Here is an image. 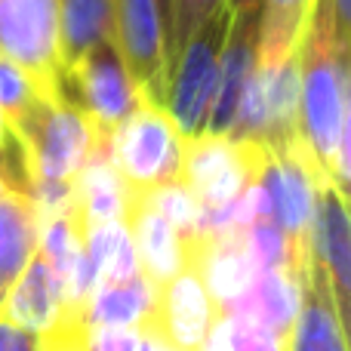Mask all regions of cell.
I'll list each match as a JSON object with an SVG mask.
<instances>
[{
  "mask_svg": "<svg viewBox=\"0 0 351 351\" xmlns=\"http://www.w3.org/2000/svg\"><path fill=\"white\" fill-rule=\"evenodd\" d=\"M268 154L271 152L262 142L197 136V139H188L179 182L188 185L200 210H222V206L234 204L243 191L259 185Z\"/></svg>",
  "mask_w": 351,
  "mask_h": 351,
  "instance_id": "4",
  "label": "cell"
},
{
  "mask_svg": "<svg viewBox=\"0 0 351 351\" xmlns=\"http://www.w3.org/2000/svg\"><path fill=\"white\" fill-rule=\"evenodd\" d=\"M302 287L305 274H296L290 268H265L247 296L228 311H247V315L259 317L265 327H271L274 333L290 339L293 321H296L299 302H302Z\"/></svg>",
  "mask_w": 351,
  "mask_h": 351,
  "instance_id": "15",
  "label": "cell"
},
{
  "mask_svg": "<svg viewBox=\"0 0 351 351\" xmlns=\"http://www.w3.org/2000/svg\"><path fill=\"white\" fill-rule=\"evenodd\" d=\"M228 0H173V22H170V34L164 43V68H167V84L170 74L182 56V47L188 43V37L200 28L210 16H216Z\"/></svg>",
  "mask_w": 351,
  "mask_h": 351,
  "instance_id": "22",
  "label": "cell"
},
{
  "mask_svg": "<svg viewBox=\"0 0 351 351\" xmlns=\"http://www.w3.org/2000/svg\"><path fill=\"white\" fill-rule=\"evenodd\" d=\"M40 90L34 86V80L6 56H0V114H3L6 127L16 123L31 105L40 102Z\"/></svg>",
  "mask_w": 351,
  "mask_h": 351,
  "instance_id": "24",
  "label": "cell"
},
{
  "mask_svg": "<svg viewBox=\"0 0 351 351\" xmlns=\"http://www.w3.org/2000/svg\"><path fill=\"white\" fill-rule=\"evenodd\" d=\"M3 194H10V188H6L3 182H0V197H3Z\"/></svg>",
  "mask_w": 351,
  "mask_h": 351,
  "instance_id": "32",
  "label": "cell"
},
{
  "mask_svg": "<svg viewBox=\"0 0 351 351\" xmlns=\"http://www.w3.org/2000/svg\"><path fill=\"white\" fill-rule=\"evenodd\" d=\"M256 43H259V16H231L228 34L219 56V77L213 93L210 117H206L204 136H228L234 123L237 105L247 90V80L256 71Z\"/></svg>",
  "mask_w": 351,
  "mask_h": 351,
  "instance_id": "12",
  "label": "cell"
},
{
  "mask_svg": "<svg viewBox=\"0 0 351 351\" xmlns=\"http://www.w3.org/2000/svg\"><path fill=\"white\" fill-rule=\"evenodd\" d=\"M315 0H262L256 68H278L299 49Z\"/></svg>",
  "mask_w": 351,
  "mask_h": 351,
  "instance_id": "17",
  "label": "cell"
},
{
  "mask_svg": "<svg viewBox=\"0 0 351 351\" xmlns=\"http://www.w3.org/2000/svg\"><path fill=\"white\" fill-rule=\"evenodd\" d=\"M40 216L31 197L3 194L0 197V278L12 287L28 259L37 253Z\"/></svg>",
  "mask_w": 351,
  "mask_h": 351,
  "instance_id": "18",
  "label": "cell"
},
{
  "mask_svg": "<svg viewBox=\"0 0 351 351\" xmlns=\"http://www.w3.org/2000/svg\"><path fill=\"white\" fill-rule=\"evenodd\" d=\"M114 43L142 102H167L164 25L154 0H114Z\"/></svg>",
  "mask_w": 351,
  "mask_h": 351,
  "instance_id": "8",
  "label": "cell"
},
{
  "mask_svg": "<svg viewBox=\"0 0 351 351\" xmlns=\"http://www.w3.org/2000/svg\"><path fill=\"white\" fill-rule=\"evenodd\" d=\"M287 351H348V333L333 308L327 274L315 262V256L308 259L302 302L287 339Z\"/></svg>",
  "mask_w": 351,
  "mask_h": 351,
  "instance_id": "14",
  "label": "cell"
},
{
  "mask_svg": "<svg viewBox=\"0 0 351 351\" xmlns=\"http://www.w3.org/2000/svg\"><path fill=\"white\" fill-rule=\"evenodd\" d=\"M231 16H259L262 19V0H228Z\"/></svg>",
  "mask_w": 351,
  "mask_h": 351,
  "instance_id": "29",
  "label": "cell"
},
{
  "mask_svg": "<svg viewBox=\"0 0 351 351\" xmlns=\"http://www.w3.org/2000/svg\"><path fill=\"white\" fill-rule=\"evenodd\" d=\"M197 351H287V336L247 311H225Z\"/></svg>",
  "mask_w": 351,
  "mask_h": 351,
  "instance_id": "21",
  "label": "cell"
},
{
  "mask_svg": "<svg viewBox=\"0 0 351 351\" xmlns=\"http://www.w3.org/2000/svg\"><path fill=\"white\" fill-rule=\"evenodd\" d=\"M90 327L84 321H59L40 336V351H86Z\"/></svg>",
  "mask_w": 351,
  "mask_h": 351,
  "instance_id": "26",
  "label": "cell"
},
{
  "mask_svg": "<svg viewBox=\"0 0 351 351\" xmlns=\"http://www.w3.org/2000/svg\"><path fill=\"white\" fill-rule=\"evenodd\" d=\"M123 225L130 231L136 259H139L142 278L152 284L158 293L170 278L182 271L185 265V243L182 234L148 204L145 191H130L127 188V204H123Z\"/></svg>",
  "mask_w": 351,
  "mask_h": 351,
  "instance_id": "11",
  "label": "cell"
},
{
  "mask_svg": "<svg viewBox=\"0 0 351 351\" xmlns=\"http://www.w3.org/2000/svg\"><path fill=\"white\" fill-rule=\"evenodd\" d=\"M0 56L16 62L40 90L59 99V0H0Z\"/></svg>",
  "mask_w": 351,
  "mask_h": 351,
  "instance_id": "6",
  "label": "cell"
},
{
  "mask_svg": "<svg viewBox=\"0 0 351 351\" xmlns=\"http://www.w3.org/2000/svg\"><path fill=\"white\" fill-rule=\"evenodd\" d=\"M0 182L10 188L12 194L31 197V176H28V158L19 142V136L6 127L3 114H0Z\"/></svg>",
  "mask_w": 351,
  "mask_h": 351,
  "instance_id": "25",
  "label": "cell"
},
{
  "mask_svg": "<svg viewBox=\"0 0 351 351\" xmlns=\"http://www.w3.org/2000/svg\"><path fill=\"white\" fill-rule=\"evenodd\" d=\"M145 197H148V204H152L154 210H158L160 216H164L182 237L197 234L200 204L194 200V194L188 191L185 182H179V179H176V182H167V185L145 191Z\"/></svg>",
  "mask_w": 351,
  "mask_h": 351,
  "instance_id": "23",
  "label": "cell"
},
{
  "mask_svg": "<svg viewBox=\"0 0 351 351\" xmlns=\"http://www.w3.org/2000/svg\"><path fill=\"white\" fill-rule=\"evenodd\" d=\"M308 247L315 262L324 268L333 296V308L348 333L351 321V219L348 200L330 179L315 185V213H311Z\"/></svg>",
  "mask_w": 351,
  "mask_h": 351,
  "instance_id": "9",
  "label": "cell"
},
{
  "mask_svg": "<svg viewBox=\"0 0 351 351\" xmlns=\"http://www.w3.org/2000/svg\"><path fill=\"white\" fill-rule=\"evenodd\" d=\"M139 333L127 327H93L86 351H136Z\"/></svg>",
  "mask_w": 351,
  "mask_h": 351,
  "instance_id": "27",
  "label": "cell"
},
{
  "mask_svg": "<svg viewBox=\"0 0 351 351\" xmlns=\"http://www.w3.org/2000/svg\"><path fill=\"white\" fill-rule=\"evenodd\" d=\"M105 40H114V0H59L62 77L86 49Z\"/></svg>",
  "mask_w": 351,
  "mask_h": 351,
  "instance_id": "16",
  "label": "cell"
},
{
  "mask_svg": "<svg viewBox=\"0 0 351 351\" xmlns=\"http://www.w3.org/2000/svg\"><path fill=\"white\" fill-rule=\"evenodd\" d=\"M68 86L77 99L74 105L90 117L99 136H105L108 142L114 139L121 123L142 105V96L130 77L127 65H123L121 53H117L114 40L96 43L93 49H86L62 77V93Z\"/></svg>",
  "mask_w": 351,
  "mask_h": 351,
  "instance_id": "7",
  "label": "cell"
},
{
  "mask_svg": "<svg viewBox=\"0 0 351 351\" xmlns=\"http://www.w3.org/2000/svg\"><path fill=\"white\" fill-rule=\"evenodd\" d=\"M0 317L16 330L43 336L65 317V293H62L59 274L49 268L40 253L28 259L12 287L0 302Z\"/></svg>",
  "mask_w": 351,
  "mask_h": 351,
  "instance_id": "13",
  "label": "cell"
},
{
  "mask_svg": "<svg viewBox=\"0 0 351 351\" xmlns=\"http://www.w3.org/2000/svg\"><path fill=\"white\" fill-rule=\"evenodd\" d=\"M231 12L228 3L210 16L182 47V56L176 62L170 84H167V102L164 111L173 117L179 133L185 139H197L206 130V117H210L213 93H216L219 77V56H222V43L228 34Z\"/></svg>",
  "mask_w": 351,
  "mask_h": 351,
  "instance_id": "5",
  "label": "cell"
},
{
  "mask_svg": "<svg viewBox=\"0 0 351 351\" xmlns=\"http://www.w3.org/2000/svg\"><path fill=\"white\" fill-rule=\"evenodd\" d=\"M136 333H139L136 351H176V348L170 346V342H167L164 336H160L154 327H148V324H142V327L136 330Z\"/></svg>",
  "mask_w": 351,
  "mask_h": 351,
  "instance_id": "28",
  "label": "cell"
},
{
  "mask_svg": "<svg viewBox=\"0 0 351 351\" xmlns=\"http://www.w3.org/2000/svg\"><path fill=\"white\" fill-rule=\"evenodd\" d=\"M219 317L222 311L213 302L200 271L194 262H185L182 271L154 293L152 315L145 324L158 330L176 351H197Z\"/></svg>",
  "mask_w": 351,
  "mask_h": 351,
  "instance_id": "10",
  "label": "cell"
},
{
  "mask_svg": "<svg viewBox=\"0 0 351 351\" xmlns=\"http://www.w3.org/2000/svg\"><path fill=\"white\" fill-rule=\"evenodd\" d=\"M348 102V47L336 37L327 6L315 0V10L299 43V142L315 170L333 182L346 197L351 173Z\"/></svg>",
  "mask_w": 351,
  "mask_h": 351,
  "instance_id": "1",
  "label": "cell"
},
{
  "mask_svg": "<svg viewBox=\"0 0 351 351\" xmlns=\"http://www.w3.org/2000/svg\"><path fill=\"white\" fill-rule=\"evenodd\" d=\"M6 290H10V284H6L3 278H0V302H3V296H6Z\"/></svg>",
  "mask_w": 351,
  "mask_h": 351,
  "instance_id": "31",
  "label": "cell"
},
{
  "mask_svg": "<svg viewBox=\"0 0 351 351\" xmlns=\"http://www.w3.org/2000/svg\"><path fill=\"white\" fill-rule=\"evenodd\" d=\"M84 243H86V253H90V262L96 268V278L102 287L127 284L136 274H142L133 241H130V231L121 219L96 225V228H86Z\"/></svg>",
  "mask_w": 351,
  "mask_h": 351,
  "instance_id": "20",
  "label": "cell"
},
{
  "mask_svg": "<svg viewBox=\"0 0 351 351\" xmlns=\"http://www.w3.org/2000/svg\"><path fill=\"white\" fill-rule=\"evenodd\" d=\"M154 305V290L142 274L127 284L96 287L90 305H86V327H127L139 330L148 321Z\"/></svg>",
  "mask_w": 351,
  "mask_h": 351,
  "instance_id": "19",
  "label": "cell"
},
{
  "mask_svg": "<svg viewBox=\"0 0 351 351\" xmlns=\"http://www.w3.org/2000/svg\"><path fill=\"white\" fill-rule=\"evenodd\" d=\"M10 130L28 158L31 200L37 213H56L71 204L74 182L99 148H111L93 121L68 96L40 99Z\"/></svg>",
  "mask_w": 351,
  "mask_h": 351,
  "instance_id": "2",
  "label": "cell"
},
{
  "mask_svg": "<svg viewBox=\"0 0 351 351\" xmlns=\"http://www.w3.org/2000/svg\"><path fill=\"white\" fill-rule=\"evenodd\" d=\"M154 3H158L160 25H164V43H167V34H170V22H173V0H154Z\"/></svg>",
  "mask_w": 351,
  "mask_h": 351,
  "instance_id": "30",
  "label": "cell"
},
{
  "mask_svg": "<svg viewBox=\"0 0 351 351\" xmlns=\"http://www.w3.org/2000/svg\"><path fill=\"white\" fill-rule=\"evenodd\" d=\"M188 139L160 105L142 102L111 139V160L130 191H152L182 173Z\"/></svg>",
  "mask_w": 351,
  "mask_h": 351,
  "instance_id": "3",
  "label": "cell"
}]
</instances>
